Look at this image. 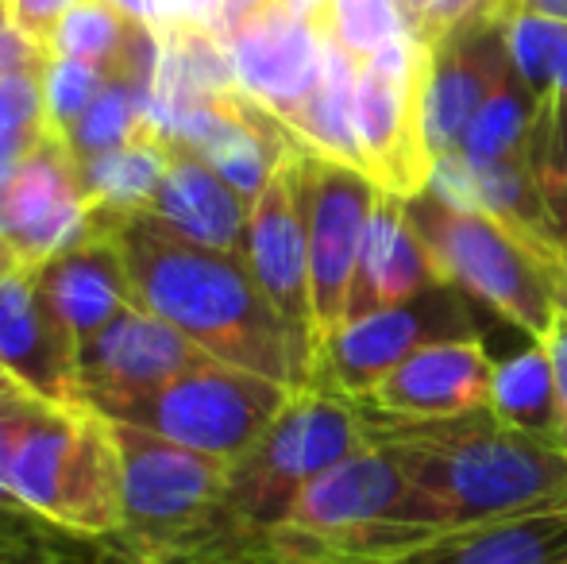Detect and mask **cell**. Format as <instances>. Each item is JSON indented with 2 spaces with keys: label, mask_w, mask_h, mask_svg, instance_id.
<instances>
[{
  "label": "cell",
  "mask_w": 567,
  "mask_h": 564,
  "mask_svg": "<svg viewBox=\"0 0 567 564\" xmlns=\"http://www.w3.org/2000/svg\"><path fill=\"white\" fill-rule=\"evenodd\" d=\"M31 271H35L39 294L54 309V317L74 332L78 348L109 321H116L124 309L140 306L124 252H120L116 236L93 217V209L85 233Z\"/></svg>",
  "instance_id": "cell-18"
},
{
  "label": "cell",
  "mask_w": 567,
  "mask_h": 564,
  "mask_svg": "<svg viewBox=\"0 0 567 564\" xmlns=\"http://www.w3.org/2000/svg\"><path fill=\"white\" fill-rule=\"evenodd\" d=\"M560 259H564V271H567V240L560 244Z\"/></svg>",
  "instance_id": "cell-43"
},
{
  "label": "cell",
  "mask_w": 567,
  "mask_h": 564,
  "mask_svg": "<svg viewBox=\"0 0 567 564\" xmlns=\"http://www.w3.org/2000/svg\"><path fill=\"white\" fill-rule=\"evenodd\" d=\"M405 209L444 283L506 317L529 340H545L553 332L567 309V271L560 259L537 252L491 213L452 205L433 189L410 197Z\"/></svg>",
  "instance_id": "cell-3"
},
{
  "label": "cell",
  "mask_w": 567,
  "mask_h": 564,
  "mask_svg": "<svg viewBox=\"0 0 567 564\" xmlns=\"http://www.w3.org/2000/svg\"><path fill=\"white\" fill-rule=\"evenodd\" d=\"M371 564H567V503L449 530Z\"/></svg>",
  "instance_id": "cell-21"
},
{
  "label": "cell",
  "mask_w": 567,
  "mask_h": 564,
  "mask_svg": "<svg viewBox=\"0 0 567 564\" xmlns=\"http://www.w3.org/2000/svg\"><path fill=\"white\" fill-rule=\"evenodd\" d=\"M4 4H8V20H12V28L23 31L31 43H39L47 51L51 31L59 28L62 16H66L74 4H82V0H4Z\"/></svg>",
  "instance_id": "cell-34"
},
{
  "label": "cell",
  "mask_w": 567,
  "mask_h": 564,
  "mask_svg": "<svg viewBox=\"0 0 567 564\" xmlns=\"http://www.w3.org/2000/svg\"><path fill=\"white\" fill-rule=\"evenodd\" d=\"M355 78L359 62L340 43L324 39L321 82H317L313 98L306 101V109L293 116L290 129L309 151H321V155L363 171V155L355 143Z\"/></svg>",
  "instance_id": "cell-22"
},
{
  "label": "cell",
  "mask_w": 567,
  "mask_h": 564,
  "mask_svg": "<svg viewBox=\"0 0 567 564\" xmlns=\"http://www.w3.org/2000/svg\"><path fill=\"white\" fill-rule=\"evenodd\" d=\"M54 542H70V537L59 534L54 526H47V522L35 519L31 511H16V506L0 503V557L43 550V545H54Z\"/></svg>",
  "instance_id": "cell-33"
},
{
  "label": "cell",
  "mask_w": 567,
  "mask_h": 564,
  "mask_svg": "<svg viewBox=\"0 0 567 564\" xmlns=\"http://www.w3.org/2000/svg\"><path fill=\"white\" fill-rule=\"evenodd\" d=\"M90 209L116 236L143 309L182 329L213 360L267 376L290 391H309V360L244 256L182 240L143 209Z\"/></svg>",
  "instance_id": "cell-1"
},
{
  "label": "cell",
  "mask_w": 567,
  "mask_h": 564,
  "mask_svg": "<svg viewBox=\"0 0 567 564\" xmlns=\"http://www.w3.org/2000/svg\"><path fill=\"white\" fill-rule=\"evenodd\" d=\"M220 35L239 90L270 109L278 121L293 124L321 82L324 35L317 20L286 8L282 0H267L239 16Z\"/></svg>",
  "instance_id": "cell-12"
},
{
  "label": "cell",
  "mask_w": 567,
  "mask_h": 564,
  "mask_svg": "<svg viewBox=\"0 0 567 564\" xmlns=\"http://www.w3.org/2000/svg\"><path fill=\"white\" fill-rule=\"evenodd\" d=\"M166 163H171V136L143 129L124 147L90 158V163H78V174H82L90 205L109 213H140L155 197Z\"/></svg>",
  "instance_id": "cell-24"
},
{
  "label": "cell",
  "mask_w": 567,
  "mask_h": 564,
  "mask_svg": "<svg viewBox=\"0 0 567 564\" xmlns=\"http://www.w3.org/2000/svg\"><path fill=\"white\" fill-rule=\"evenodd\" d=\"M290 399L293 391L286 383L209 356L151 391L101 399L90 407L109 422L147 429L231 464L267 433Z\"/></svg>",
  "instance_id": "cell-7"
},
{
  "label": "cell",
  "mask_w": 567,
  "mask_h": 564,
  "mask_svg": "<svg viewBox=\"0 0 567 564\" xmlns=\"http://www.w3.org/2000/svg\"><path fill=\"white\" fill-rule=\"evenodd\" d=\"M491 414L522 433L560 444V391L545 340H533L529 348L494 368Z\"/></svg>",
  "instance_id": "cell-23"
},
{
  "label": "cell",
  "mask_w": 567,
  "mask_h": 564,
  "mask_svg": "<svg viewBox=\"0 0 567 564\" xmlns=\"http://www.w3.org/2000/svg\"><path fill=\"white\" fill-rule=\"evenodd\" d=\"M143 129H147L143 93L127 78L113 74L105 90H101V98L85 109V116L70 129V136L62 143L74 155V163H90V158L109 155V151L132 143Z\"/></svg>",
  "instance_id": "cell-27"
},
{
  "label": "cell",
  "mask_w": 567,
  "mask_h": 564,
  "mask_svg": "<svg viewBox=\"0 0 567 564\" xmlns=\"http://www.w3.org/2000/svg\"><path fill=\"white\" fill-rule=\"evenodd\" d=\"M301 213L309 236V286H313L317 345L337 325L348 321L351 283H355L359 252H363L367 221L379 202V182L367 171L321 151L301 147Z\"/></svg>",
  "instance_id": "cell-10"
},
{
  "label": "cell",
  "mask_w": 567,
  "mask_h": 564,
  "mask_svg": "<svg viewBox=\"0 0 567 564\" xmlns=\"http://www.w3.org/2000/svg\"><path fill=\"white\" fill-rule=\"evenodd\" d=\"M540 93L525 85V78L509 66V74L494 85V93L483 101V109L475 113V121L463 132V143L455 155L467 158V163H502V158H514L525 151L529 132L537 124L540 113Z\"/></svg>",
  "instance_id": "cell-25"
},
{
  "label": "cell",
  "mask_w": 567,
  "mask_h": 564,
  "mask_svg": "<svg viewBox=\"0 0 567 564\" xmlns=\"http://www.w3.org/2000/svg\"><path fill=\"white\" fill-rule=\"evenodd\" d=\"M47 407H51V402L35 399V394L23 391V387H4V391H0V503L16 506V511H23L12 491L16 452H20L28 429L39 422V414H43Z\"/></svg>",
  "instance_id": "cell-32"
},
{
  "label": "cell",
  "mask_w": 567,
  "mask_h": 564,
  "mask_svg": "<svg viewBox=\"0 0 567 564\" xmlns=\"http://www.w3.org/2000/svg\"><path fill=\"white\" fill-rule=\"evenodd\" d=\"M90 225V197L66 143L43 136L4 186V244L35 267Z\"/></svg>",
  "instance_id": "cell-15"
},
{
  "label": "cell",
  "mask_w": 567,
  "mask_h": 564,
  "mask_svg": "<svg viewBox=\"0 0 567 564\" xmlns=\"http://www.w3.org/2000/svg\"><path fill=\"white\" fill-rule=\"evenodd\" d=\"M525 12L548 16V20H564L567 23V0H522Z\"/></svg>",
  "instance_id": "cell-38"
},
{
  "label": "cell",
  "mask_w": 567,
  "mask_h": 564,
  "mask_svg": "<svg viewBox=\"0 0 567 564\" xmlns=\"http://www.w3.org/2000/svg\"><path fill=\"white\" fill-rule=\"evenodd\" d=\"M0 368L35 399L54 407H85L78 340L47 306L28 264L0 279Z\"/></svg>",
  "instance_id": "cell-13"
},
{
  "label": "cell",
  "mask_w": 567,
  "mask_h": 564,
  "mask_svg": "<svg viewBox=\"0 0 567 564\" xmlns=\"http://www.w3.org/2000/svg\"><path fill=\"white\" fill-rule=\"evenodd\" d=\"M135 31V20L113 8L109 0H82L59 20V28L51 31L47 54H62V59H82L93 66H105L109 74H116L124 62L127 39Z\"/></svg>",
  "instance_id": "cell-26"
},
{
  "label": "cell",
  "mask_w": 567,
  "mask_h": 564,
  "mask_svg": "<svg viewBox=\"0 0 567 564\" xmlns=\"http://www.w3.org/2000/svg\"><path fill=\"white\" fill-rule=\"evenodd\" d=\"M113 433L124 475V534L116 545L151 564H202L220 550V537H239L225 511V460L124 422H113Z\"/></svg>",
  "instance_id": "cell-4"
},
{
  "label": "cell",
  "mask_w": 567,
  "mask_h": 564,
  "mask_svg": "<svg viewBox=\"0 0 567 564\" xmlns=\"http://www.w3.org/2000/svg\"><path fill=\"white\" fill-rule=\"evenodd\" d=\"M317 28L355 62L371 59L398 39H410V23L398 0H324Z\"/></svg>",
  "instance_id": "cell-29"
},
{
  "label": "cell",
  "mask_w": 567,
  "mask_h": 564,
  "mask_svg": "<svg viewBox=\"0 0 567 564\" xmlns=\"http://www.w3.org/2000/svg\"><path fill=\"white\" fill-rule=\"evenodd\" d=\"M101 545L93 542H54L43 545V550H31V553H16V557H0V564H93L97 561Z\"/></svg>",
  "instance_id": "cell-35"
},
{
  "label": "cell",
  "mask_w": 567,
  "mask_h": 564,
  "mask_svg": "<svg viewBox=\"0 0 567 564\" xmlns=\"http://www.w3.org/2000/svg\"><path fill=\"white\" fill-rule=\"evenodd\" d=\"M143 213H151L158 225L171 228L182 240L244 256L251 202L239 197L189 143L171 140V163Z\"/></svg>",
  "instance_id": "cell-19"
},
{
  "label": "cell",
  "mask_w": 567,
  "mask_h": 564,
  "mask_svg": "<svg viewBox=\"0 0 567 564\" xmlns=\"http://www.w3.org/2000/svg\"><path fill=\"white\" fill-rule=\"evenodd\" d=\"M429 47L398 39L359 62L355 143L363 171L398 197H417L433 182V147L425 132Z\"/></svg>",
  "instance_id": "cell-8"
},
{
  "label": "cell",
  "mask_w": 567,
  "mask_h": 564,
  "mask_svg": "<svg viewBox=\"0 0 567 564\" xmlns=\"http://www.w3.org/2000/svg\"><path fill=\"white\" fill-rule=\"evenodd\" d=\"M506 23L475 20L449 31L429 47V82H425V132L433 158L455 155L463 132L475 121L494 85L509 74Z\"/></svg>",
  "instance_id": "cell-16"
},
{
  "label": "cell",
  "mask_w": 567,
  "mask_h": 564,
  "mask_svg": "<svg viewBox=\"0 0 567 564\" xmlns=\"http://www.w3.org/2000/svg\"><path fill=\"white\" fill-rule=\"evenodd\" d=\"M491 352L478 337H449L405 356L367 399V410L410 422H441V418L491 410L494 387Z\"/></svg>",
  "instance_id": "cell-14"
},
{
  "label": "cell",
  "mask_w": 567,
  "mask_h": 564,
  "mask_svg": "<svg viewBox=\"0 0 567 564\" xmlns=\"http://www.w3.org/2000/svg\"><path fill=\"white\" fill-rule=\"evenodd\" d=\"M433 286H444V279L436 271L433 256H429L425 240H421L417 225L410 221L405 197L379 189V202H374V213L367 221L355 283H351L348 317L402 306V301L417 298Z\"/></svg>",
  "instance_id": "cell-20"
},
{
  "label": "cell",
  "mask_w": 567,
  "mask_h": 564,
  "mask_svg": "<svg viewBox=\"0 0 567 564\" xmlns=\"http://www.w3.org/2000/svg\"><path fill=\"white\" fill-rule=\"evenodd\" d=\"M525 158L553 217L556 240H567V90H553L540 101L537 124L525 143Z\"/></svg>",
  "instance_id": "cell-28"
},
{
  "label": "cell",
  "mask_w": 567,
  "mask_h": 564,
  "mask_svg": "<svg viewBox=\"0 0 567 564\" xmlns=\"http://www.w3.org/2000/svg\"><path fill=\"white\" fill-rule=\"evenodd\" d=\"M290 564H371V561H290Z\"/></svg>",
  "instance_id": "cell-41"
},
{
  "label": "cell",
  "mask_w": 567,
  "mask_h": 564,
  "mask_svg": "<svg viewBox=\"0 0 567 564\" xmlns=\"http://www.w3.org/2000/svg\"><path fill=\"white\" fill-rule=\"evenodd\" d=\"M475 337L467 317V294L455 286H433L402 306L348 317L317 345L313 387L343 399H367L405 356L433 340Z\"/></svg>",
  "instance_id": "cell-9"
},
{
  "label": "cell",
  "mask_w": 567,
  "mask_h": 564,
  "mask_svg": "<svg viewBox=\"0 0 567 564\" xmlns=\"http://www.w3.org/2000/svg\"><path fill=\"white\" fill-rule=\"evenodd\" d=\"M282 4L293 8V12H301V16H309V20H317L321 8H324V0H282Z\"/></svg>",
  "instance_id": "cell-39"
},
{
  "label": "cell",
  "mask_w": 567,
  "mask_h": 564,
  "mask_svg": "<svg viewBox=\"0 0 567 564\" xmlns=\"http://www.w3.org/2000/svg\"><path fill=\"white\" fill-rule=\"evenodd\" d=\"M371 441L367 414L355 399L332 391H293L282 414L239 460L228 464L225 511L239 537L278 534L298 495Z\"/></svg>",
  "instance_id": "cell-6"
},
{
  "label": "cell",
  "mask_w": 567,
  "mask_h": 564,
  "mask_svg": "<svg viewBox=\"0 0 567 564\" xmlns=\"http://www.w3.org/2000/svg\"><path fill=\"white\" fill-rule=\"evenodd\" d=\"M301 147L286 158L251 202L247 217L244 259L251 267L259 290L270 298L286 329L293 332L301 356L313 371L317 360V325H313V286H309V236L306 213H301V178H298ZM313 387V383H309Z\"/></svg>",
  "instance_id": "cell-11"
},
{
  "label": "cell",
  "mask_w": 567,
  "mask_h": 564,
  "mask_svg": "<svg viewBox=\"0 0 567 564\" xmlns=\"http://www.w3.org/2000/svg\"><path fill=\"white\" fill-rule=\"evenodd\" d=\"M78 360H82L85 402H101L151 391V387L189 371L194 363L209 360V352L158 314L132 306L101 332H93L78 348Z\"/></svg>",
  "instance_id": "cell-17"
},
{
  "label": "cell",
  "mask_w": 567,
  "mask_h": 564,
  "mask_svg": "<svg viewBox=\"0 0 567 564\" xmlns=\"http://www.w3.org/2000/svg\"><path fill=\"white\" fill-rule=\"evenodd\" d=\"M545 348L553 356L556 391H560V449L567 452V309L560 314V321L553 325V332L545 337Z\"/></svg>",
  "instance_id": "cell-36"
},
{
  "label": "cell",
  "mask_w": 567,
  "mask_h": 564,
  "mask_svg": "<svg viewBox=\"0 0 567 564\" xmlns=\"http://www.w3.org/2000/svg\"><path fill=\"white\" fill-rule=\"evenodd\" d=\"M93 564H151V561H143L140 553H132V550H124V545H101L97 550V561Z\"/></svg>",
  "instance_id": "cell-37"
},
{
  "label": "cell",
  "mask_w": 567,
  "mask_h": 564,
  "mask_svg": "<svg viewBox=\"0 0 567 564\" xmlns=\"http://www.w3.org/2000/svg\"><path fill=\"white\" fill-rule=\"evenodd\" d=\"M23 511L78 542L109 545L124 534V475L113 422L85 407H47L12 464Z\"/></svg>",
  "instance_id": "cell-5"
},
{
  "label": "cell",
  "mask_w": 567,
  "mask_h": 564,
  "mask_svg": "<svg viewBox=\"0 0 567 564\" xmlns=\"http://www.w3.org/2000/svg\"><path fill=\"white\" fill-rule=\"evenodd\" d=\"M12 267H20V256H16V252L8 248L4 240H0V279H4V275L12 271Z\"/></svg>",
  "instance_id": "cell-40"
},
{
  "label": "cell",
  "mask_w": 567,
  "mask_h": 564,
  "mask_svg": "<svg viewBox=\"0 0 567 564\" xmlns=\"http://www.w3.org/2000/svg\"><path fill=\"white\" fill-rule=\"evenodd\" d=\"M506 47L509 62L525 78V85L537 90L540 98L553 93L556 78L567 66V23L517 8L506 20Z\"/></svg>",
  "instance_id": "cell-31"
},
{
  "label": "cell",
  "mask_w": 567,
  "mask_h": 564,
  "mask_svg": "<svg viewBox=\"0 0 567 564\" xmlns=\"http://www.w3.org/2000/svg\"><path fill=\"white\" fill-rule=\"evenodd\" d=\"M4 387H16V383H12V379L4 376V368H0V391H4Z\"/></svg>",
  "instance_id": "cell-42"
},
{
  "label": "cell",
  "mask_w": 567,
  "mask_h": 564,
  "mask_svg": "<svg viewBox=\"0 0 567 564\" xmlns=\"http://www.w3.org/2000/svg\"><path fill=\"white\" fill-rule=\"evenodd\" d=\"M109 78L113 74H109L105 66H93V62H82V59H62V54H47L43 74H39L47 136L66 140L70 129L85 116V109L101 98Z\"/></svg>",
  "instance_id": "cell-30"
},
{
  "label": "cell",
  "mask_w": 567,
  "mask_h": 564,
  "mask_svg": "<svg viewBox=\"0 0 567 564\" xmlns=\"http://www.w3.org/2000/svg\"><path fill=\"white\" fill-rule=\"evenodd\" d=\"M363 407V402H359ZM371 441L398 452L429 534L567 503V452L498 422L491 410L410 422L367 410Z\"/></svg>",
  "instance_id": "cell-2"
}]
</instances>
